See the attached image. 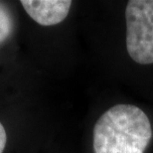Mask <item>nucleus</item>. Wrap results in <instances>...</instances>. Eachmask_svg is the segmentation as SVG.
Segmentation results:
<instances>
[{
    "label": "nucleus",
    "mask_w": 153,
    "mask_h": 153,
    "mask_svg": "<svg viewBox=\"0 0 153 153\" xmlns=\"http://www.w3.org/2000/svg\"><path fill=\"white\" fill-rule=\"evenodd\" d=\"M13 28L11 15L8 9L0 3V43L5 41L11 34Z\"/></svg>",
    "instance_id": "obj_4"
},
{
    "label": "nucleus",
    "mask_w": 153,
    "mask_h": 153,
    "mask_svg": "<svg viewBox=\"0 0 153 153\" xmlns=\"http://www.w3.org/2000/svg\"><path fill=\"white\" fill-rule=\"evenodd\" d=\"M7 142V134L2 123L0 122V153H3Z\"/></svg>",
    "instance_id": "obj_5"
},
{
    "label": "nucleus",
    "mask_w": 153,
    "mask_h": 153,
    "mask_svg": "<svg viewBox=\"0 0 153 153\" xmlns=\"http://www.w3.org/2000/svg\"><path fill=\"white\" fill-rule=\"evenodd\" d=\"M151 139L148 116L132 105L112 106L94 127V153H144Z\"/></svg>",
    "instance_id": "obj_1"
},
{
    "label": "nucleus",
    "mask_w": 153,
    "mask_h": 153,
    "mask_svg": "<svg viewBox=\"0 0 153 153\" xmlns=\"http://www.w3.org/2000/svg\"><path fill=\"white\" fill-rule=\"evenodd\" d=\"M21 4L35 22L42 26H53L68 16L72 1L70 0H22Z\"/></svg>",
    "instance_id": "obj_3"
},
{
    "label": "nucleus",
    "mask_w": 153,
    "mask_h": 153,
    "mask_svg": "<svg viewBox=\"0 0 153 153\" xmlns=\"http://www.w3.org/2000/svg\"><path fill=\"white\" fill-rule=\"evenodd\" d=\"M126 49L134 62L153 63V0H130L125 9Z\"/></svg>",
    "instance_id": "obj_2"
}]
</instances>
